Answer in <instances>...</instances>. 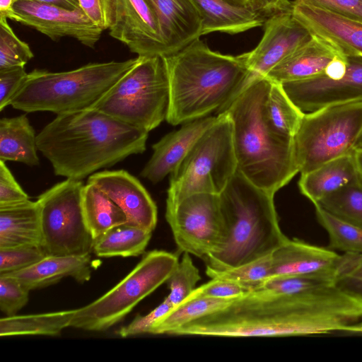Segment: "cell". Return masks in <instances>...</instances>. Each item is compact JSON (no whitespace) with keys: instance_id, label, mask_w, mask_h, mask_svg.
Segmentation results:
<instances>
[{"instance_id":"816d5d0a","label":"cell","mask_w":362,"mask_h":362,"mask_svg":"<svg viewBox=\"0 0 362 362\" xmlns=\"http://www.w3.org/2000/svg\"><path fill=\"white\" fill-rule=\"evenodd\" d=\"M354 154L362 180V148L354 149Z\"/></svg>"},{"instance_id":"c3c4849f","label":"cell","mask_w":362,"mask_h":362,"mask_svg":"<svg viewBox=\"0 0 362 362\" xmlns=\"http://www.w3.org/2000/svg\"><path fill=\"white\" fill-rule=\"evenodd\" d=\"M251 9L262 15H272L276 12L291 9L288 0H250Z\"/></svg>"},{"instance_id":"f6af8a7d","label":"cell","mask_w":362,"mask_h":362,"mask_svg":"<svg viewBox=\"0 0 362 362\" xmlns=\"http://www.w3.org/2000/svg\"><path fill=\"white\" fill-rule=\"evenodd\" d=\"M30 199L15 179L6 162L0 160V206H6Z\"/></svg>"},{"instance_id":"1f68e13d","label":"cell","mask_w":362,"mask_h":362,"mask_svg":"<svg viewBox=\"0 0 362 362\" xmlns=\"http://www.w3.org/2000/svg\"><path fill=\"white\" fill-rule=\"evenodd\" d=\"M234 299L190 297L175 307L153 328V334L173 333L185 325L213 313L230 304Z\"/></svg>"},{"instance_id":"5b68a950","label":"cell","mask_w":362,"mask_h":362,"mask_svg":"<svg viewBox=\"0 0 362 362\" xmlns=\"http://www.w3.org/2000/svg\"><path fill=\"white\" fill-rule=\"evenodd\" d=\"M226 228L221 248L206 259L218 270L270 255L288 238L281 231L274 194L247 180L238 170L218 194Z\"/></svg>"},{"instance_id":"4dcf8cb0","label":"cell","mask_w":362,"mask_h":362,"mask_svg":"<svg viewBox=\"0 0 362 362\" xmlns=\"http://www.w3.org/2000/svg\"><path fill=\"white\" fill-rule=\"evenodd\" d=\"M264 112L274 132L293 139L305 114L291 100L281 83L272 81L264 103Z\"/></svg>"},{"instance_id":"8992f818","label":"cell","mask_w":362,"mask_h":362,"mask_svg":"<svg viewBox=\"0 0 362 362\" xmlns=\"http://www.w3.org/2000/svg\"><path fill=\"white\" fill-rule=\"evenodd\" d=\"M139 60L88 63L61 72L35 69L28 73L10 105L25 112L58 115L92 108Z\"/></svg>"},{"instance_id":"f546056e","label":"cell","mask_w":362,"mask_h":362,"mask_svg":"<svg viewBox=\"0 0 362 362\" xmlns=\"http://www.w3.org/2000/svg\"><path fill=\"white\" fill-rule=\"evenodd\" d=\"M75 310L6 316L0 320V335L57 336L64 329L70 327Z\"/></svg>"},{"instance_id":"6da1fadb","label":"cell","mask_w":362,"mask_h":362,"mask_svg":"<svg viewBox=\"0 0 362 362\" xmlns=\"http://www.w3.org/2000/svg\"><path fill=\"white\" fill-rule=\"evenodd\" d=\"M362 300L335 285L291 295L254 291L176 330V335L282 337L349 332Z\"/></svg>"},{"instance_id":"f35d334b","label":"cell","mask_w":362,"mask_h":362,"mask_svg":"<svg viewBox=\"0 0 362 362\" xmlns=\"http://www.w3.org/2000/svg\"><path fill=\"white\" fill-rule=\"evenodd\" d=\"M47 255L41 246L25 245L0 249V275L24 269Z\"/></svg>"},{"instance_id":"b9f144b4","label":"cell","mask_w":362,"mask_h":362,"mask_svg":"<svg viewBox=\"0 0 362 362\" xmlns=\"http://www.w3.org/2000/svg\"><path fill=\"white\" fill-rule=\"evenodd\" d=\"M251 291L248 288L236 282L223 279H211L209 282L195 288L188 298L203 296L235 299Z\"/></svg>"},{"instance_id":"ee69618b","label":"cell","mask_w":362,"mask_h":362,"mask_svg":"<svg viewBox=\"0 0 362 362\" xmlns=\"http://www.w3.org/2000/svg\"><path fill=\"white\" fill-rule=\"evenodd\" d=\"M86 16L103 30H109L115 18L116 0H78Z\"/></svg>"},{"instance_id":"30bf717a","label":"cell","mask_w":362,"mask_h":362,"mask_svg":"<svg viewBox=\"0 0 362 362\" xmlns=\"http://www.w3.org/2000/svg\"><path fill=\"white\" fill-rule=\"evenodd\" d=\"M362 132V100L305 113L293 137L296 165L305 174L354 152Z\"/></svg>"},{"instance_id":"db71d44e","label":"cell","mask_w":362,"mask_h":362,"mask_svg":"<svg viewBox=\"0 0 362 362\" xmlns=\"http://www.w3.org/2000/svg\"><path fill=\"white\" fill-rule=\"evenodd\" d=\"M348 333L361 334H362V320L354 325L349 329Z\"/></svg>"},{"instance_id":"7a4b0ae2","label":"cell","mask_w":362,"mask_h":362,"mask_svg":"<svg viewBox=\"0 0 362 362\" xmlns=\"http://www.w3.org/2000/svg\"><path fill=\"white\" fill-rule=\"evenodd\" d=\"M148 132L90 108L58 115L37 135L54 175L81 180L146 150Z\"/></svg>"},{"instance_id":"11a10c76","label":"cell","mask_w":362,"mask_h":362,"mask_svg":"<svg viewBox=\"0 0 362 362\" xmlns=\"http://www.w3.org/2000/svg\"><path fill=\"white\" fill-rule=\"evenodd\" d=\"M361 148H362V132L360 134V135L356 142L354 149Z\"/></svg>"},{"instance_id":"f1b7e54d","label":"cell","mask_w":362,"mask_h":362,"mask_svg":"<svg viewBox=\"0 0 362 362\" xmlns=\"http://www.w3.org/2000/svg\"><path fill=\"white\" fill-rule=\"evenodd\" d=\"M152 232L129 223L121 224L96 238L93 252L100 257L139 256L144 252Z\"/></svg>"},{"instance_id":"e0dca14e","label":"cell","mask_w":362,"mask_h":362,"mask_svg":"<svg viewBox=\"0 0 362 362\" xmlns=\"http://www.w3.org/2000/svg\"><path fill=\"white\" fill-rule=\"evenodd\" d=\"M349 254L288 239L272 254V276H310L332 281L341 273Z\"/></svg>"},{"instance_id":"60d3db41","label":"cell","mask_w":362,"mask_h":362,"mask_svg":"<svg viewBox=\"0 0 362 362\" xmlns=\"http://www.w3.org/2000/svg\"><path fill=\"white\" fill-rule=\"evenodd\" d=\"M175 307L165 298L156 308L146 315L136 316L128 325L122 327L118 334L122 337H132L137 334H151L154 326Z\"/></svg>"},{"instance_id":"d6a6232c","label":"cell","mask_w":362,"mask_h":362,"mask_svg":"<svg viewBox=\"0 0 362 362\" xmlns=\"http://www.w3.org/2000/svg\"><path fill=\"white\" fill-rule=\"evenodd\" d=\"M317 222L329 235L328 248L344 253L362 254V228L314 204Z\"/></svg>"},{"instance_id":"44dd1931","label":"cell","mask_w":362,"mask_h":362,"mask_svg":"<svg viewBox=\"0 0 362 362\" xmlns=\"http://www.w3.org/2000/svg\"><path fill=\"white\" fill-rule=\"evenodd\" d=\"M148 1L156 14L166 56L202 36V19L190 0Z\"/></svg>"},{"instance_id":"d590c367","label":"cell","mask_w":362,"mask_h":362,"mask_svg":"<svg viewBox=\"0 0 362 362\" xmlns=\"http://www.w3.org/2000/svg\"><path fill=\"white\" fill-rule=\"evenodd\" d=\"M176 268L167 281L170 293L166 298L176 307L183 303L195 289L201 279L199 271L194 264L190 254L183 252Z\"/></svg>"},{"instance_id":"cb8c5ba5","label":"cell","mask_w":362,"mask_h":362,"mask_svg":"<svg viewBox=\"0 0 362 362\" xmlns=\"http://www.w3.org/2000/svg\"><path fill=\"white\" fill-rule=\"evenodd\" d=\"M361 182V177L352 152L302 174L298 186L300 192L315 204L329 194Z\"/></svg>"},{"instance_id":"ffe728a7","label":"cell","mask_w":362,"mask_h":362,"mask_svg":"<svg viewBox=\"0 0 362 362\" xmlns=\"http://www.w3.org/2000/svg\"><path fill=\"white\" fill-rule=\"evenodd\" d=\"M204 117L185 123L179 129L162 137L152 146L153 153L140 175L156 184L170 174L185 157L200 136L217 120Z\"/></svg>"},{"instance_id":"ba28073f","label":"cell","mask_w":362,"mask_h":362,"mask_svg":"<svg viewBox=\"0 0 362 362\" xmlns=\"http://www.w3.org/2000/svg\"><path fill=\"white\" fill-rule=\"evenodd\" d=\"M236 170L232 124L222 112L170 173L166 207L194 194H219Z\"/></svg>"},{"instance_id":"83f0119b","label":"cell","mask_w":362,"mask_h":362,"mask_svg":"<svg viewBox=\"0 0 362 362\" xmlns=\"http://www.w3.org/2000/svg\"><path fill=\"white\" fill-rule=\"evenodd\" d=\"M82 206L86 224L94 240L112 228L128 222L120 207L93 183L88 182L83 186Z\"/></svg>"},{"instance_id":"4fadbf2b","label":"cell","mask_w":362,"mask_h":362,"mask_svg":"<svg viewBox=\"0 0 362 362\" xmlns=\"http://www.w3.org/2000/svg\"><path fill=\"white\" fill-rule=\"evenodd\" d=\"M342 75L314 78L281 83L291 100L304 113L362 100V57L346 56Z\"/></svg>"},{"instance_id":"836d02e7","label":"cell","mask_w":362,"mask_h":362,"mask_svg":"<svg viewBox=\"0 0 362 362\" xmlns=\"http://www.w3.org/2000/svg\"><path fill=\"white\" fill-rule=\"evenodd\" d=\"M206 274L211 279H223L236 282L253 291L272 277V255L225 270L206 266Z\"/></svg>"},{"instance_id":"d4e9b609","label":"cell","mask_w":362,"mask_h":362,"mask_svg":"<svg viewBox=\"0 0 362 362\" xmlns=\"http://www.w3.org/2000/svg\"><path fill=\"white\" fill-rule=\"evenodd\" d=\"M202 19V35L221 32L230 35L264 25L265 16L226 0H190Z\"/></svg>"},{"instance_id":"2e32d148","label":"cell","mask_w":362,"mask_h":362,"mask_svg":"<svg viewBox=\"0 0 362 362\" xmlns=\"http://www.w3.org/2000/svg\"><path fill=\"white\" fill-rule=\"evenodd\" d=\"M110 35L139 57L166 56L156 14L148 0H116Z\"/></svg>"},{"instance_id":"7c38bea8","label":"cell","mask_w":362,"mask_h":362,"mask_svg":"<svg viewBox=\"0 0 362 362\" xmlns=\"http://www.w3.org/2000/svg\"><path fill=\"white\" fill-rule=\"evenodd\" d=\"M166 220L181 252L204 262L226 240V228L218 194L198 193L166 207Z\"/></svg>"},{"instance_id":"9c48e42d","label":"cell","mask_w":362,"mask_h":362,"mask_svg":"<svg viewBox=\"0 0 362 362\" xmlns=\"http://www.w3.org/2000/svg\"><path fill=\"white\" fill-rule=\"evenodd\" d=\"M175 254L163 250L146 253L116 286L97 300L76 309L70 327L103 331L121 321L144 298L167 282L178 264Z\"/></svg>"},{"instance_id":"74e56055","label":"cell","mask_w":362,"mask_h":362,"mask_svg":"<svg viewBox=\"0 0 362 362\" xmlns=\"http://www.w3.org/2000/svg\"><path fill=\"white\" fill-rule=\"evenodd\" d=\"M329 285L335 284L332 281L317 276H272L259 285L255 291L277 295H291Z\"/></svg>"},{"instance_id":"3957f363","label":"cell","mask_w":362,"mask_h":362,"mask_svg":"<svg viewBox=\"0 0 362 362\" xmlns=\"http://www.w3.org/2000/svg\"><path fill=\"white\" fill-rule=\"evenodd\" d=\"M170 100L166 121L177 125L218 114L254 78L246 53L233 56L212 51L200 38L165 56Z\"/></svg>"},{"instance_id":"8d00e7d4","label":"cell","mask_w":362,"mask_h":362,"mask_svg":"<svg viewBox=\"0 0 362 362\" xmlns=\"http://www.w3.org/2000/svg\"><path fill=\"white\" fill-rule=\"evenodd\" d=\"M7 20L0 18V70L25 66L34 57L29 45L18 38Z\"/></svg>"},{"instance_id":"277c9868","label":"cell","mask_w":362,"mask_h":362,"mask_svg":"<svg viewBox=\"0 0 362 362\" xmlns=\"http://www.w3.org/2000/svg\"><path fill=\"white\" fill-rule=\"evenodd\" d=\"M270 84L265 76L255 77L218 114L226 113L231 122L237 170L257 187L275 194L299 172L293 139L277 134L266 119Z\"/></svg>"},{"instance_id":"7dc6e473","label":"cell","mask_w":362,"mask_h":362,"mask_svg":"<svg viewBox=\"0 0 362 362\" xmlns=\"http://www.w3.org/2000/svg\"><path fill=\"white\" fill-rule=\"evenodd\" d=\"M347 18L362 22V0H298Z\"/></svg>"},{"instance_id":"484cf974","label":"cell","mask_w":362,"mask_h":362,"mask_svg":"<svg viewBox=\"0 0 362 362\" xmlns=\"http://www.w3.org/2000/svg\"><path fill=\"white\" fill-rule=\"evenodd\" d=\"M42 237L40 210L30 199L0 206V249L18 246H41Z\"/></svg>"},{"instance_id":"d6986e66","label":"cell","mask_w":362,"mask_h":362,"mask_svg":"<svg viewBox=\"0 0 362 362\" xmlns=\"http://www.w3.org/2000/svg\"><path fill=\"white\" fill-rule=\"evenodd\" d=\"M291 11L313 35L325 40L344 55L362 57V22L298 0L291 3Z\"/></svg>"},{"instance_id":"9a60e30c","label":"cell","mask_w":362,"mask_h":362,"mask_svg":"<svg viewBox=\"0 0 362 362\" xmlns=\"http://www.w3.org/2000/svg\"><path fill=\"white\" fill-rule=\"evenodd\" d=\"M313 35L293 16L291 9L276 12L264 23L258 45L246 52L252 76L263 77L282 60L307 42Z\"/></svg>"},{"instance_id":"ac0fdd59","label":"cell","mask_w":362,"mask_h":362,"mask_svg":"<svg viewBox=\"0 0 362 362\" xmlns=\"http://www.w3.org/2000/svg\"><path fill=\"white\" fill-rule=\"evenodd\" d=\"M105 192L124 212L129 223L153 231L157 207L139 180L124 170L97 172L88 179Z\"/></svg>"},{"instance_id":"7bdbcfd3","label":"cell","mask_w":362,"mask_h":362,"mask_svg":"<svg viewBox=\"0 0 362 362\" xmlns=\"http://www.w3.org/2000/svg\"><path fill=\"white\" fill-rule=\"evenodd\" d=\"M335 286L362 300V254H350L346 267L337 278Z\"/></svg>"},{"instance_id":"f5cc1de1","label":"cell","mask_w":362,"mask_h":362,"mask_svg":"<svg viewBox=\"0 0 362 362\" xmlns=\"http://www.w3.org/2000/svg\"><path fill=\"white\" fill-rule=\"evenodd\" d=\"M230 4L245 7L251 9V1L250 0H226Z\"/></svg>"},{"instance_id":"5bb4252c","label":"cell","mask_w":362,"mask_h":362,"mask_svg":"<svg viewBox=\"0 0 362 362\" xmlns=\"http://www.w3.org/2000/svg\"><path fill=\"white\" fill-rule=\"evenodd\" d=\"M14 9L16 22L33 28L54 41L69 37L93 48L104 31L81 8L72 10L33 1H18Z\"/></svg>"},{"instance_id":"52a82bcc","label":"cell","mask_w":362,"mask_h":362,"mask_svg":"<svg viewBox=\"0 0 362 362\" xmlns=\"http://www.w3.org/2000/svg\"><path fill=\"white\" fill-rule=\"evenodd\" d=\"M169 100L165 56L139 57L92 108L149 132L166 119Z\"/></svg>"},{"instance_id":"bcb514c9","label":"cell","mask_w":362,"mask_h":362,"mask_svg":"<svg viewBox=\"0 0 362 362\" xmlns=\"http://www.w3.org/2000/svg\"><path fill=\"white\" fill-rule=\"evenodd\" d=\"M28 73L24 66L0 70V111L10 105L11 100L18 90Z\"/></svg>"},{"instance_id":"f907efd6","label":"cell","mask_w":362,"mask_h":362,"mask_svg":"<svg viewBox=\"0 0 362 362\" xmlns=\"http://www.w3.org/2000/svg\"><path fill=\"white\" fill-rule=\"evenodd\" d=\"M18 1H33L40 3L53 4L69 9L81 8L78 0H18Z\"/></svg>"},{"instance_id":"603a6c76","label":"cell","mask_w":362,"mask_h":362,"mask_svg":"<svg viewBox=\"0 0 362 362\" xmlns=\"http://www.w3.org/2000/svg\"><path fill=\"white\" fill-rule=\"evenodd\" d=\"M92 269L90 254L47 255L29 267L7 274L18 279L30 291L57 284L69 276L84 283L90 279Z\"/></svg>"},{"instance_id":"e575fe53","label":"cell","mask_w":362,"mask_h":362,"mask_svg":"<svg viewBox=\"0 0 362 362\" xmlns=\"http://www.w3.org/2000/svg\"><path fill=\"white\" fill-rule=\"evenodd\" d=\"M317 204L362 228V180L358 185L344 187L329 194Z\"/></svg>"},{"instance_id":"ab89813d","label":"cell","mask_w":362,"mask_h":362,"mask_svg":"<svg viewBox=\"0 0 362 362\" xmlns=\"http://www.w3.org/2000/svg\"><path fill=\"white\" fill-rule=\"evenodd\" d=\"M29 291L18 279L0 275V310L6 316L15 315L28 302Z\"/></svg>"},{"instance_id":"7402d4cb","label":"cell","mask_w":362,"mask_h":362,"mask_svg":"<svg viewBox=\"0 0 362 362\" xmlns=\"http://www.w3.org/2000/svg\"><path fill=\"white\" fill-rule=\"evenodd\" d=\"M341 54L325 40L312 37L274 66L265 77L283 83L324 74L331 62Z\"/></svg>"},{"instance_id":"681fc988","label":"cell","mask_w":362,"mask_h":362,"mask_svg":"<svg viewBox=\"0 0 362 362\" xmlns=\"http://www.w3.org/2000/svg\"><path fill=\"white\" fill-rule=\"evenodd\" d=\"M18 0H0V18L16 21L14 5Z\"/></svg>"},{"instance_id":"4316f807","label":"cell","mask_w":362,"mask_h":362,"mask_svg":"<svg viewBox=\"0 0 362 362\" xmlns=\"http://www.w3.org/2000/svg\"><path fill=\"white\" fill-rule=\"evenodd\" d=\"M37 135L25 115L0 119V160L40 164Z\"/></svg>"},{"instance_id":"8fae6325","label":"cell","mask_w":362,"mask_h":362,"mask_svg":"<svg viewBox=\"0 0 362 362\" xmlns=\"http://www.w3.org/2000/svg\"><path fill=\"white\" fill-rule=\"evenodd\" d=\"M83 183L66 179L37 199L42 237L47 255H83L93 251L94 239L82 206Z\"/></svg>"}]
</instances>
